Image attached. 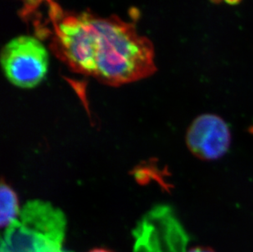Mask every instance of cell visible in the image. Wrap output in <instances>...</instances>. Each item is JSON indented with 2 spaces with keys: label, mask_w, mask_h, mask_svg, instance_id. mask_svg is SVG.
<instances>
[{
  "label": "cell",
  "mask_w": 253,
  "mask_h": 252,
  "mask_svg": "<svg viewBox=\"0 0 253 252\" xmlns=\"http://www.w3.org/2000/svg\"><path fill=\"white\" fill-rule=\"evenodd\" d=\"M96 34L93 78L120 86L148 77L156 71L150 41L119 17L93 15Z\"/></svg>",
  "instance_id": "1"
},
{
  "label": "cell",
  "mask_w": 253,
  "mask_h": 252,
  "mask_svg": "<svg viewBox=\"0 0 253 252\" xmlns=\"http://www.w3.org/2000/svg\"><path fill=\"white\" fill-rule=\"evenodd\" d=\"M64 213L48 202L30 201L6 229L3 247L11 252H53L64 238Z\"/></svg>",
  "instance_id": "2"
},
{
  "label": "cell",
  "mask_w": 253,
  "mask_h": 252,
  "mask_svg": "<svg viewBox=\"0 0 253 252\" xmlns=\"http://www.w3.org/2000/svg\"><path fill=\"white\" fill-rule=\"evenodd\" d=\"M93 15L88 12L60 16L54 24L53 45L60 58L72 71L93 76L96 34Z\"/></svg>",
  "instance_id": "3"
},
{
  "label": "cell",
  "mask_w": 253,
  "mask_h": 252,
  "mask_svg": "<svg viewBox=\"0 0 253 252\" xmlns=\"http://www.w3.org/2000/svg\"><path fill=\"white\" fill-rule=\"evenodd\" d=\"M1 66L7 81L18 88H32L45 79L49 55L45 45L32 36H19L1 51Z\"/></svg>",
  "instance_id": "4"
},
{
  "label": "cell",
  "mask_w": 253,
  "mask_h": 252,
  "mask_svg": "<svg viewBox=\"0 0 253 252\" xmlns=\"http://www.w3.org/2000/svg\"><path fill=\"white\" fill-rule=\"evenodd\" d=\"M185 139L189 151L198 159L215 161L224 157L229 151L231 132L221 117L203 114L192 122Z\"/></svg>",
  "instance_id": "5"
},
{
  "label": "cell",
  "mask_w": 253,
  "mask_h": 252,
  "mask_svg": "<svg viewBox=\"0 0 253 252\" xmlns=\"http://www.w3.org/2000/svg\"><path fill=\"white\" fill-rule=\"evenodd\" d=\"M1 210H0V223L2 228H9L13 223L19 219L21 210L18 198L15 191L7 183L2 180L1 190Z\"/></svg>",
  "instance_id": "6"
},
{
  "label": "cell",
  "mask_w": 253,
  "mask_h": 252,
  "mask_svg": "<svg viewBox=\"0 0 253 252\" xmlns=\"http://www.w3.org/2000/svg\"><path fill=\"white\" fill-rule=\"evenodd\" d=\"M186 252H215L213 251L211 248H208V247H195L192 248L190 250Z\"/></svg>",
  "instance_id": "7"
},
{
  "label": "cell",
  "mask_w": 253,
  "mask_h": 252,
  "mask_svg": "<svg viewBox=\"0 0 253 252\" xmlns=\"http://www.w3.org/2000/svg\"><path fill=\"white\" fill-rule=\"evenodd\" d=\"M111 252V251L108 250V249H106V248H95V249H93V250H91L90 252Z\"/></svg>",
  "instance_id": "8"
},
{
  "label": "cell",
  "mask_w": 253,
  "mask_h": 252,
  "mask_svg": "<svg viewBox=\"0 0 253 252\" xmlns=\"http://www.w3.org/2000/svg\"><path fill=\"white\" fill-rule=\"evenodd\" d=\"M227 2H229V3H233V4H234V3H236V2H239L240 0H225Z\"/></svg>",
  "instance_id": "9"
},
{
  "label": "cell",
  "mask_w": 253,
  "mask_h": 252,
  "mask_svg": "<svg viewBox=\"0 0 253 252\" xmlns=\"http://www.w3.org/2000/svg\"><path fill=\"white\" fill-rule=\"evenodd\" d=\"M250 132H251L252 133H253V126L251 128H250Z\"/></svg>",
  "instance_id": "10"
}]
</instances>
